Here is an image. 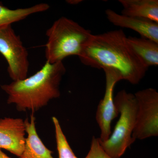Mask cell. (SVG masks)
<instances>
[{
	"label": "cell",
	"mask_w": 158,
	"mask_h": 158,
	"mask_svg": "<svg viewBox=\"0 0 158 158\" xmlns=\"http://www.w3.org/2000/svg\"><path fill=\"white\" fill-rule=\"evenodd\" d=\"M121 30H113L92 35L79 59L84 65L116 73L121 80L132 85L139 84L148 69L134 55Z\"/></svg>",
	"instance_id": "1"
},
{
	"label": "cell",
	"mask_w": 158,
	"mask_h": 158,
	"mask_svg": "<svg viewBox=\"0 0 158 158\" xmlns=\"http://www.w3.org/2000/svg\"><path fill=\"white\" fill-rule=\"evenodd\" d=\"M92 35L90 30L73 20L60 18L46 32V62L53 64L70 56H79Z\"/></svg>",
	"instance_id": "3"
},
{
	"label": "cell",
	"mask_w": 158,
	"mask_h": 158,
	"mask_svg": "<svg viewBox=\"0 0 158 158\" xmlns=\"http://www.w3.org/2000/svg\"><path fill=\"white\" fill-rule=\"evenodd\" d=\"M49 8L48 4L40 3L29 8L11 9L0 3V28L24 19L31 15L46 11Z\"/></svg>",
	"instance_id": "13"
},
{
	"label": "cell",
	"mask_w": 158,
	"mask_h": 158,
	"mask_svg": "<svg viewBox=\"0 0 158 158\" xmlns=\"http://www.w3.org/2000/svg\"><path fill=\"white\" fill-rule=\"evenodd\" d=\"M123 9L121 14L158 23V0H119Z\"/></svg>",
	"instance_id": "12"
},
{
	"label": "cell",
	"mask_w": 158,
	"mask_h": 158,
	"mask_svg": "<svg viewBox=\"0 0 158 158\" xmlns=\"http://www.w3.org/2000/svg\"><path fill=\"white\" fill-rule=\"evenodd\" d=\"M85 158H112L100 144L98 138L93 137L90 150Z\"/></svg>",
	"instance_id": "15"
},
{
	"label": "cell",
	"mask_w": 158,
	"mask_h": 158,
	"mask_svg": "<svg viewBox=\"0 0 158 158\" xmlns=\"http://www.w3.org/2000/svg\"><path fill=\"white\" fill-rule=\"evenodd\" d=\"M65 71L62 62H46L31 77L2 85L1 88L8 95L7 103L15 105L19 112H37L51 100L59 97V86Z\"/></svg>",
	"instance_id": "2"
},
{
	"label": "cell",
	"mask_w": 158,
	"mask_h": 158,
	"mask_svg": "<svg viewBox=\"0 0 158 158\" xmlns=\"http://www.w3.org/2000/svg\"><path fill=\"white\" fill-rule=\"evenodd\" d=\"M137 103L135 124L132 134L135 141L158 136V93L147 88L134 94Z\"/></svg>",
	"instance_id": "5"
},
{
	"label": "cell",
	"mask_w": 158,
	"mask_h": 158,
	"mask_svg": "<svg viewBox=\"0 0 158 158\" xmlns=\"http://www.w3.org/2000/svg\"><path fill=\"white\" fill-rule=\"evenodd\" d=\"M129 47L140 62L148 69L158 65V43L147 38L127 37Z\"/></svg>",
	"instance_id": "11"
},
{
	"label": "cell",
	"mask_w": 158,
	"mask_h": 158,
	"mask_svg": "<svg viewBox=\"0 0 158 158\" xmlns=\"http://www.w3.org/2000/svg\"><path fill=\"white\" fill-rule=\"evenodd\" d=\"M0 158H10L8 156L6 155L5 153L2 151V150L0 149Z\"/></svg>",
	"instance_id": "16"
},
{
	"label": "cell",
	"mask_w": 158,
	"mask_h": 158,
	"mask_svg": "<svg viewBox=\"0 0 158 158\" xmlns=\"http://www.w3.org/2000/svg\"><path fill=\"white\" fill-rule=\"evenodd\" d=\"M107 19L114 25L136 31L141 37L158 43V23L140 18L127 16L111 9L106 10Z\"/></svg>",
	"instance_id": "9"
},
{
	"label": "cell",
	"mask_w": 158,
	"mask_h": 158,
	"mask_svg": "<svg viewBox=\"0 0 158 158\" xmlns=\"http://www.w3.org/2000/svg\"><path fill=\"white\" fill-rule=\"evenodd\" d=\"M106 74V86L104 96L100 101L96 113L97 122L101 131V141H105L110 138L112 121L119 115L114 104L113 91L116 83L121 81L116 73L109 69L104 70Z\"/></svg>",
	"instance_id": "7"
},
{
	"label": "cell",
	"mask_w": 158,
	"mask_h": 158,
	"mask_svg": "<svg viewBox=\"0 0 158 158\" xmlns=\"http://www.w3.org/2000/svg\"><path fill=\"white\" fill-rule=\"evenodd\" d=\"M35 119L32 114L30 120L27 118L24 121L27 137L26 138L24 149L19 158H54L52 152L46 147L37 134Z\"/></svg>",
	"instance_id": "10"
},
{
	"label": "cell",
	"mask_w": 158,
	"mask_h": 158,
	"mask_svg": "<svg viewBox=\"0 0 158 158\" xmlns=\"http://www.w3.org/2000/svg\"><path fill=\"white\" fill-rule=\"evenodd\" d=\"M26 128L21 118H0V149L19 157L24 149Z\"/></svg>",
	"instance_id": "8"
},
{
	"label": "cell",
	"mask_w": 158,
	"mask_h": 158,
	"mask_svg": "<svg viewBox=\"0 0 158 158\" xmlns=\"http://www.w3.org/2000/svg\"><path fill=\"white\" fill-rule=\"evenodd\" d=\"M82 1H79V0H74V1H68V2L70 3L71 4H73V5H76L78 4L80 2H81Z\"/></svg>",
	"instance_id": "17"
},
{
	"label": "cell",
	"mask_w": 158,
	"mask_h": 158,
	"mask_svg": "<svg viewBox=\"0 0 158 158\" xmlns=\"http://www.w3.org/2000/svg\"><path fill=\"white\" fill-rule=\"evenodd\" d=\"M52 120L55 127L59 158H77L71 148L58 118L53 116Z\"/></svg>",
	"instance_id": "14"
},
{
	"label": "cell",
	"mask_w": 158,
	"mask_h": 158,
	"mask_svg": "<svg viewBox=\"0 0 158 158\" xmlns=\"http://www.w3.org/2000/svg\"><path fill=\"white\" fill-rule=\"evenodd\" d=\"M0 53L8 62V73L13 81L27 78L28 53L11 25L0 28Z\"/></svg>",
	"instance_id": "6"
},
{
	"label": "cell",
	"mask_w": 158,
	"mask_h": 158,
	"mask_svg": "<svg viewBox=\"0 0 158 158\" xmlns=\"http://www.w3.org/2000/svg\"><path fill=\"white\" fill-rule=\"evenodd\" d=\"M119 119L110 138L100 144L112 158H120L135 141L132 134L135 124L137 103L135 95L125 90L119 91L114 98Z\"/></svg>",
	"instance_id": "4"
}]
</instances>
